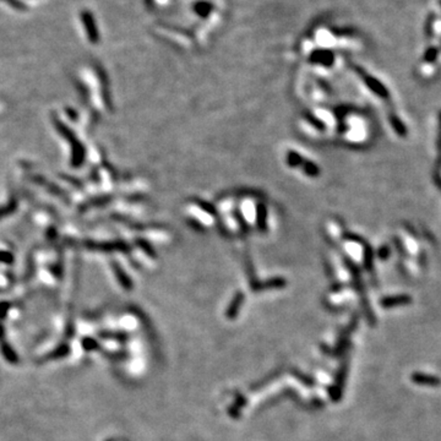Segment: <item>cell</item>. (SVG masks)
I'll list each match as a JSON object with an SVG mask.
<instances>
[{"mask_svg": "<svg viewBox=\"0 0 441 441\" xmlns=\"http://www.w3.org/2000/svg\"><path fill=\"white\" fill-rule=\"evenodd\" d=\"M0 262H4V264H13L14 262V255L9 252H0Z\"/></svg>", "mask_w": 441, "mask_h": 441, "instance_id": "277c9868", "label": "cell"}, {"mask_svg": "<svg viewBox=\"0 0 441 441\" xmlns=\"http://www.w3.org/2000/svg\"><path fill=\"white\" fill-rule=\"evenodd\" d=\"M440 5H441V2H440Z\"/></svg>", "mask_w": 441, "mask_h": 441, "instance_id": "8992f818", "label": "cell"}, {"mask_svg": "<svg viewBox=\"0 0 441 441\" xmlns=\"http://www.w3.org/2000/svg\"><path fill=\"white\" fill-rule=\"evenodd\" d=\"M81 19H82V23L85 26V30H86L87 36H89L90 41H91L92 43H96V42H98L99 35H98L97 27H96V22H95V19H93L92 14L90 13V11L85 10V11H82V14H81Z\"/></svg>", "mask_w": 441, "mask_h": 441, "instance_id": "7a4b0ae2", "label": "cell"}, {"mask_svg": "<svg viewBox=\"0 0 441 441\" xmlns=\"http://www.w3.org/2000/svg\"><path fill=\"white\" fill-rule=\"evenodd\" d=\"M16 208H17V202L15 199H13L11 201H9L7 205H4V206H0V219L9 216V214L14 213L15 211H16Z\"/></svg>", "mask_w": 441, "mask_h": 441, "instance_id": "3957f363", "label": "cell"}, {"mask_svg": "<svg viewBox=\"0 0 441 441\" xmlns=\"http://www.w3.org/2000/svg\"><path fill=\"white\" fill-rule=\"evenodd\" d=\"M5 2H7L8 4H10L14 9H16V10L19 11L26 10V5L23 4V3H21L20 0H5Z\"/></svg>", "mask_w": 441, "mask_h": 441, "instance_id": "5b68a950", "label": "cell"}, {"mask_svg": "<svg viewBox=\"0 0 441 441\" xmlns=\"http://www.w3.org/2000/svg\"><path fill=\"white\" fill-rule=\"evenodd\" d=\"M54 125H56V128L60 134L64 136L66 140L69 141V143L71 144V149H72V158H71V163L74 167H78V166H81V163L84 162L85 158V150L84 146L81 145L80 141L77 140L76 136H75L74 132L71 131L70 129L68 128V126L65 125L64 123H62L58 119H54Z\"/></svg>", "mask_w": 441, "mask_h": 441, "instance_id": "6da1fadb", "label": "cell"}]
</instances>
